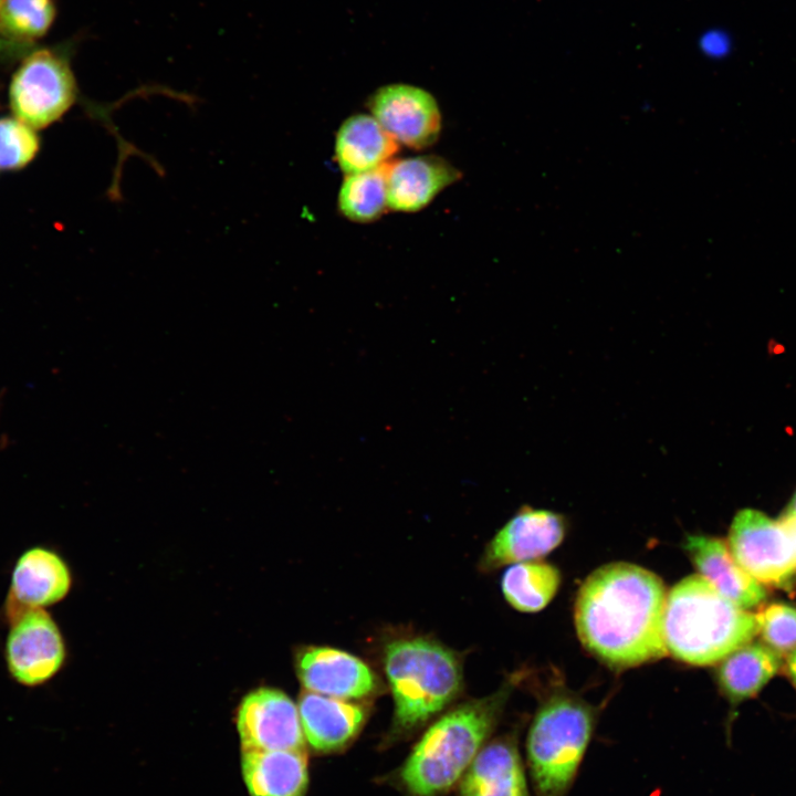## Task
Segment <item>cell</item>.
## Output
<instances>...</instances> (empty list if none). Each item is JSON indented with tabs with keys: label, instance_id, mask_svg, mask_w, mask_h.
Masks as SVG:
<instances>
[{
	"label": "cell",
	"instance_id": "cell-22",
	"mask_svg": "<svg viewBox=\"0 0 796 796\" xmlns=\"http://www.w3.org/2000/svg\"><path fill=\"white\" fill-rule=\"evenodd\" d=\"M389 161L353 175H346L339 188V212L354 222H373L388 208L387 175Z\"/></svg>",
	"mask_w": 796,
	"mask_h": 796
},
{
	"label": "cell",
	"instance_id": "cell-27",
	"mask_svg": "<svg viewBox=\"0 0 796 796\" xmlns=\"http://www.w3.org/2000/svg\"><path fill=\"white\" fill-rule=\"evenodd\" d=\"M796 548V492L778 520Z\"/></svg>",
	"mask_w": 796,
	"mask_h": 796
},
{
	"label": "cell",
	"instance_id": "cell-2",
	"mask_svg": "<svg viewBox=\"0 0 796 796\" xmlns=\"http://www.w3.org/2000/svg\"><path fill=\"white\" fill-rule=\"evenodd\" d=\"M513 682L470 700L431 724L399 769L407 796H440L457 785L485 745L510 698Z\"/></svg>",
	"mask_w": 796,
	"mask_h": 796
},
{
	"label": "cell",
	"instance_id": "cell-13",
	"mask_svg": "<svg viewBox=\"0 0 796 796\" xmlns=\"http://www.w3.org/2000/svg\"><path fill=\"white\" fill-rule=\"evenodd\" d=\"M71 586V575L64 561L53 551L33 547L18 559L11 578L7 615L43 608L63 599Z\"/></svg>",
	"mask_w": 796,
	"mask_h": 796
},
{
	"label": "cell",
	"instance_id": "cell-26",
	"mask_svg": "<svg viewBox=\"0 0 796 796\" xmlns=\"http://www.w3.org/2000/svg\"><path fill=\"white\" fill-rule=\"evenodd\" d=\"M733 38L723 28H710L700 34L699 51L709 60L721 61L733 51Z\"/></svg>",
	"mask_w": 796,
	"mask_h": 796
},
{
	"label": "cell",
	"instance_id": "cell-15",
	"mask_svg": "<svg viewBox=\"0 0 796 796\" xmlns=\"http://www.w3.org/2000/svg\"><path fill=\"white\" fill-rule=\"evenodd\" d=\"M683 549L699 575L739 607L752 608L765 601V588L739 565L721 538L688 535Z\"/></svg>",
	"mask_w": 796,
	"mask_h": 796
},
{
	"label": "cell",
	"instance_id": "cell-17",
	"mask_svg": "<svg viewBox=\"0 0 796 796\" xmlns=\"http://www.w3.org/2000/svg\"><path fill=\"white\" fill-rule=\"evenodd\" d=\"M297 710L305 742L320 753L344 748L359 733L366 719L360 705L311 691L300 695Z\"/></svg>",
	"mask_w": 796,
	"mask_h": 796
},
{
	"label": "cell",
	"instance_id": "cell-3",
	"mask_svg": "<svg viewBox=\"0 0 796 796\" xmlns=\"http://www.w3.org/2000/svg\"><path fill=\"white\" fill-rule=\"evenodd\" d=\"M756 616L739 607L698 575L677 583L666 597L662 637L667 654L693 666H710L751 642Z\"/></svg>",
	"mask_w": 796,
	"mask_h": 796
},
{
	"label": "cell",
	"instance_id": "cell-16",
	"mask_svg": "<svg viewBox=\"0 0 796 796\" xmlns=\"http://www.w3.org/2000/svg\"><path fill=\"white\" fill-rule=\"evenodd\" d=\"M460 176L454 166L436 155L389 161L388 208L400 212L419 211L443 189L459 180Z\"/></svg>",
	"mask_w": 796,
	"mask_h": 796
},
{
	"label": "cell",
	"instance_id": "cell-23",
	"mask_svg": "<svg viewBox=\"0 0 796 796\" xmlns=\"http://www.w3.org/2000/svg\"><path fill=\"white\" fill-rule=\"evenodd\" d=\"M54 14L52 0H0V24L19 38L43 35L51 27Z\"/></svg>",
	"mask_w": 796,
	"mask_h": 796
},
{
	"label": "cell",
	"instance_id": "cell-4",
	"mask_svg": "<svg viewBox=\"0 0 796 796\" xmlns=\"http://www.w3.org/2000/svg\"><path fill=\"white\" fill-rule=\"evenodd\" d=\"M598 709L575 692H548L530 724L526 765L536 796H567L593 739Z\"/></svg>",
	"mask_w": 796,
	"mask_h": 796
},
{
	"label": "cell",
	"instance_id": "cell-19",
	"mask_svg": "<svg viewBox=\"0 0 796 796\" xmlns=\"http://www.w3.org/2000/svg\"><path fill=\"white\" fill-rule=\"evenodd\" d=\"M398 149L399 143L367 114L349 116L336 133V161L345 175L375 169Z\"/></svg>",
	"mask_w": 796,
	"mask_h": 796
},
{
	"label": "cell",
	"instance_id": "cell-18",
	"mask_svg": "<svg viewBox=\"0 0 796 796\" xmlns=\"http://www.w3.org/2000/svg\"><path fill=\"white\" fill-rule=\"evenodd\" d=\"M242 776L250 796H305L308 762L305 751L242 752Z\"/></svg>",
	"mask_w": 796,
	"mask_h": 796
},
{
	"label": "cell",
	"instance_id": "cell-8",
	"mask_svg": "<svg viewBox=\"0 0 796 796\" xmlns=\"http://www.w3.org/2000/svg\"><path fill=\"white\" fill-rule=\"evenodd\" d=\"M10 621L6 643L10 674L27 687L43 684L61 669L65 658L56 624L42 608L24 610Z\"/></svg>",
	"mask_w": 796,
	"mask_h": 796
},
{
	"label": "cell",
	"instance_id": "cell-21",
	"mask_svg": "<svg viewBox=\"0 0 796 796\" xmlns=\"http://www.w3.org/2000/svg\"><path fill=\"white\" fill-rule=\"evenodd\" d=\"M561 572L541 559L512 564L501 587L506 601L516 610L536 612L545 608L561 585Z\"/></svg>",
	"mask_w": 796,
	"mask_h": 796
},
{
	"label": "cell",
	"instance_id": "cell-29",
	"mask_svg": "<svg viewBox=\"0 0 796 796\" xmlns=\"http://www.w3.org/2000/svg\"><path fill=\"white\" fill-rule=\"evenodd\" d=\"M0 48H1V41H0Z\"/></svg>",
	"mask_w": 796,
	"mask_h": 796
},
{
	"label": "cell",
	"instance_id": "cell-9",
	"mask_svg": "<svg viewBox=\"0 0 796 796\" xmlns=\"http://www.w3.org/2000/svg\"><path fill=\"white\" fill-rule=\"evenodd\" d=\"M237 729L242 752L305 751L297 705L276 689L250 692L239 705Z\"/></svg>",
	"mask_w": 796,
	"mask_h": 796
},
{
	"label": "cell",
	"instance_id": "cell-11",
	"mask_svg": "<svg viewBox=\"0 0 796 796\" xmlns=\"http://www.w3.org/2000/svg\"><path fill=\"white\" fill-rule=\"evenodd\" d=\"M565 534L566 520L563 515L524 506L488 543L480 566L491 570L540 559L554 551Z\"/></svg>",
	"mask_w": 796,
	"mask_h": 796
},
{
	"label": "cell",
	"instance_id": "cell-6",
	"mask_svg": "<svg viewBox=\"0 0 796 796\" xmlns=\"http://www.w3.org/2000/svg\"><path fill=\"white\" fill-rule=\"evenodd\" d=\"M727 546L757 583L792 593L796 586V548L778 521L744 509L730 527Z\"/></svg>",
	"mask_w": 796,
	"mask_h": 796
},
{
	"label": "cell",
	"instance_id": "cell-10",
	"mask_svg": "<svg viewBox=\"0 0 796 796\" xmlns=\"http://www.w3.org/2000/svg\"><path fill=\"white\" fill-rule=\"evenodd\" d=\"M368 107L390 136L410 148H427L440 135L439 105L423 88L402 83L383 86L369 97Z\"/></svg>",
	"mask_w": 796,
	"mask_h": 796
},
{
	"label": "cell",
	"instance_id": "cell-7",
	"mask_svg": "<svg viewBox=\"0 0 796 796\" xmlns=\"http://www.w3.org/2000/svg\"><path fill=\"white\" fill-rule=\"evenodd\" d=\"M76 95V82L69 62L49 50L29 55L10 85L14 114L32 128L57 121L74 104Z\"/></svg>",
	"mask_w": 796,
	"mask_h": 796
},
{
	"label": "cell",
	"instance_id": "cell-14",
	"mask_svg": "<svg viewBox=\"0 0 796 796\" xmlns=\"http://www.w3.org/2000/svg\"><path fill=\"white\" fill-rule=\"evenodd\" d=\"M459 796H531L515 733L481 748L459 782Z\"/></svg>",
	"mask_w": 796,
	"mask_h": 796
},
{
	"label": "cell",
	"instance_id": "cell-1",
	"mask_svg": "<svg viewBox=\"0 0 796 796\" xmlns=\"http://www.w3.org/2000/svg\"><path fill=\"white\" fill-rule=\"evenodd\" d=\"M662 579L641 566L615 562L595 569L575 599L574 619L584 648L604 664L627 669L667 654Z\"/></svg>",
	"mask_w": 796,
	"mask_h": 796
},
{
	"label": "cell",
	"instance_id": "cell-25",
	"mask_svg": "<svg viewBox=\"0 0 796 796\" xmlns=\"http://www.w3.org/2000/svg\"><path fill=\"white\" fill-rule=\"evenodd\" d=\"M39 142L33 128L20 119H0V168L27 165L35 155Z\"/></svg>",
	"mask_w": 796,
	"mask_h": 796
},
{
	"label": "cell",
	"instance_id": "cell-5",
	"mask_svg": "<svg viewBox=\"0 0 796 796\" xmlns=\"http://www.w3.org/2000/svg\"><path fill=\"white\" fill-rule=\"evenodd\" d=\"M384 667L395 705L394 735L415 732L461 691L458 656L432 639L407 637L390 641L385 648Z\"/></svg>",
	"mask_w": 796,
	"mask_h": 796
},
{
	"label": "cell",
	"instance_id": "cell-24",
	"mask_svg": "<svg viewBox=\"0 0 796 796\" xmlns=\"http://www.w3.org/2000/svg\"><path fill=\"white\" fill-rule=\"evenodd\" d=\"M755 616L758 632L771 649L779 654L796 650V608L771 604Z\"/></svg>",
	"mask_w": 796,
	"mask_h": 796
},
{
	"label": "cell",
	"instance_id": "cell-28",
	"mask_svg": "<svg viewBox=\"0 0 796 796\" xmlns=\"http://www.w3.org/2000/svg\"><path fill=\"white\" fill-rule=\"evenodd\" d=\"M787 673L796 688V650L789 653L787 659Z\"/></svg>",
	"mask_w": 796,
	"mask_h": 796
},
{
	"label": "cell",
	"instance_id": "cell-20",
	"mask_svg": "<svg viewBox=\"0 0 796 796\" xmlns=\"http://www.w3.org/2000/svg\"><path fill=\"white\" fill-rule=\"evenodd\" d=\"M718 684L732 706L755 696L778 671L779 653L758 642L745 643L720 661Z\"/></svg>",
	"mask_w": 796,
	"mask_h": 796
},
{
	"label": "cell",
	"instance_id": "cell-12",
	"mask_svg": "<svg viewBox=\"0 0 796 796\" xmlns=\"http://www.w3.org/2000/svg\"><path fill=\"white\" fill-rule=\"evenodd\" d=\"M306 691L341 700L363 699L377 689L373 670L359 658L329 647H308L297 658Z\"/></svg>",
	"mask_w": 796,
	"mask_h": 796
}]
</instances>
